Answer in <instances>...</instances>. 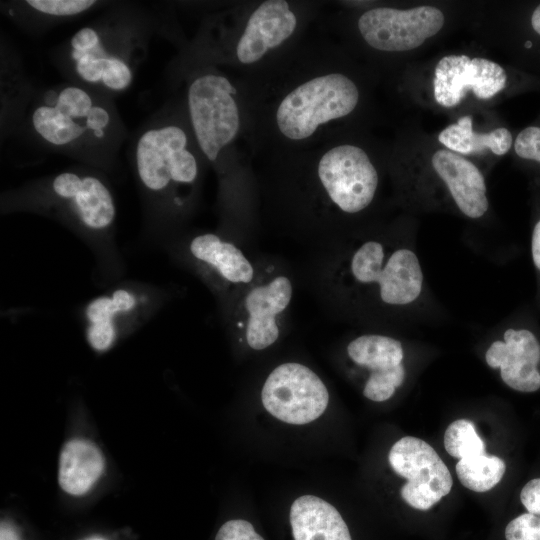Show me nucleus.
<instances>
[{
  "label": "nucleus",
  "instance_id": "423d86ee",
  "mask_svg": "<svg viewBox=\"0 0 540 540\" xmlns=\"http://www.w3.org/2000/svg\"><path fill=\"white\" fill-rule=\"evenodd\" d=\"M1 213H34L60 222L93 252L107 279L123 272L115 242L116 202L104 172L77 165L1 195Z\"/></svg>",
  "mask_w": 540,
  "mask_h": 540
},
{
  "label": "nucleus",
  "instance_id": "393cba45",
  "mask_svg": "<svg viewBox=\"0 0 540 540\" xmlns=\"http://www.w3.org/2000/svg\"><path fill=\"white\" fill-rule=\"evenodd\" d=\"M444 447L449 455L459 460L486 452L485 443L477 434L474 423L467 419L456 420L447 427Z\"/></svg>",
  "mask_w": 540,
  "mask_h": 540
},
{
  "label": "nucleus",
  "instance_id": "f8f14e48",
  "mask_svg": "<svg viewBox=\"0 0 540 540\" xmlns=\"http://www.w3.org/2000/svg\"><path fill=\"white\" fill-rule=\"evenodd\" d=\"M445 23L443 12L431 5L409 9L376 6L364 10L356 20L363 42L378 52L413 50L436 35Z\"/></svg>",
  "mask_w": 540,
  "mask_h": 540
},
{
  "label": "nucleus",
  "instance_id": "4be33fe9",
  "mask_svg": "<svg viewBox=\"0 0 540 540\" xmlns=\"http://www.w3.org/2000/svg\"><path fill=\"white\" fill-rule=\"evenodd\" d=\"M104 458L99 448L86 439H72L62 448L59 459L58 482L68 494L87 493L100 478Z\"/></svg>",
  "mask_w": 540,
  "mask_h": 540
},
{
  "label": "nucleus",
  "instance_id": "f3484780",
  "mask_svg": "<svg viewBox=\"0 0 540 540\" xmlns=\"http://www.w3.org/2000/svg\"><path fill=\"white\" fill-rule=\"evenodd\" d=\"M349 359L367 372L363 395L374 402L390 399L406 378L402 342L387 334L364 333L349 341Z\"/></svg>",
  "mask_w": 540,
  "mask_h": 540
},
{
  "label": "nucleus",
  "instance_id": "5701e85b",
  "mask_svg": "<svg viewBox=\"0 0 540 540\" xmlns=\"http://www.w3.org/2000/svg\"><path fill=\"white\" fill-rule=\"evenodd\" d=\"M438 140L446 149L460 155L489 150L495 155L502 156L512 145V135L508 129L500 127L488 133L475 132L470 116L461 117L456 123L448 125L439 133Z\"/></svg>",
  "mask_w": 540,
  "mask_h": 540
},
{
  "label": "nucleus",
  "instance_id": "c756f323",
  "mask_svg": "<svg viewBox=\"0 0 540 540\" xmlns=\"http://www.w3.org/2000/svg\"><path fill=\"white\" fill-rule=\"evenodd\" d=\"M531 254L535 267L540 271V220L535 224L532 232Z\"/></svg>",
  "mask_w": 540,
  "mask_h": 540
},
{
  "label": "nucleus",
  "instance_id": "ddd939ff",
  "mask_svg": "<svg viewBox=\"0 0 540 540\" xmlns=\"http://www.w3.org/2000/svg\"><path fill=\"white\" fill-rule=\"evenodd\" d=\"M265 409L275 418L289 424H306L326 410L328 390L309 367L287 362L275 367L261 390Z\"/></svg>",
  "mask_w": 540,
  "mask_h": 540
},
{
  "label": "nucleus",
  "instance_id": "a211bd4d",
  "mask_svg": "<svg viewBox=\"0 0 540 540\" xmlns=\"http://www.w3.org/2000/svg\"><path fill=\"white\" fill-rule=\"evenodd\" d=\"M485 361L499 369L502 381L511 389L534 392L540 388V343L528 329L507 328L485 351Z\"/></svg>",
  "mask_w": 540,
  "mask_h": 540
},
{
  "label": "nucleus",
  "instance_id": "6e6552de",
  "mask_svg": "<svg viewBox=\"0 0 540 540\" xmlns=\"http://www.w3.org/2000/svg\"><path fill=\"white\" fill-rule=\"evenodd\" d=\"M169 78L182 85L189 127L208 166L216 172L220 190L244 175L239 144L249 150V116L244 82L233 72L211 64H171ZM250 152V151H249Z\"/></svg>",
  "mask_w": 540,
  "mask_h": 540
},
{
  "label": "nucleus",
  "instance_id": "f257e3e1",
  "mask_svg": "<svg viewBox=\"0 0 540 540\" xmlns=\"http://www.w3.org/2000/svg\"><path fill=\"white\" fill-rule=\"evenodd\" d=\"M338 48L308 35L262 72L242 78L251 156L296 150L344 135L362 102Z\"/></svg>",
  "mask_w": 540,
  "mask_h": 540
},
{
  "label": "nucleus",
  "instance_id": "4468645a",
  "mask_svg": "<svg viewBox=\"0 0 540 540\" xmlns=\"http://www.w3.org/2000/svg\"><path fill=\"white\" fill-rule=\"evenodd\" d=\"M388 459L394 472L407 480L400 494L409 506L428 510L450 493L453 479L449 469L422 439H399L391 447Z\"/></svg>",
  "mask_w": 540,
  "mask_h": 540
},
{
  "label": "nucleus",
  "instance_id": "6ab92c4d",
  "mask_svg": "<svg viewBox=\"0 0 540 540\" xmlns=\"http://www.w3.org/2000/svg\"><path fill=\"white\" fill-rule=\"evenodd\" d=\"M431 167L455 209L469 219H480L489 210L486 180L470 160L448 149H438Z\"/></svg>",
  "mask_w": 540,
  "mask_h": 540
},
{
  "label": "nucleus",
  "instance_id": "bb28decb",
  "mask_svg": "<svg viewBox=\"0 0 540 540\" xmlns=\"http://www.w3.org/2000/svg\"><path fill=\"white\" fill-rule=\"evenodd\" d=\"M514 150L520 158L540 162V127L523 129L516 137Z\"/></svg>",
  "mask_w": 540,
  "mask_h": 540
},
{
  "label": "nucleus",
  "instance_id": "cd10ccee",
  "mask_svg": "<svg viewBox=\"0 0 540 540\" xmlns=\"http://www.w3.org/2000/svg\"><path fill=\"white\" fill-rule=\"evenodd\" d=\"M215 540H264L253 525L242 519L225 522L218 530Z\"/></svg>",
  "mask_w": 540,
  "mask_h": 540
},
{
  "label": "nucleus",
  "instance_id": "1a4fd4ad",
  "mask_svg": "<svg viewBox=\"0 0 540 540\" xmlns=\"http://www.w3.org/2000/svg\"><path fill=\"white\" fill-rule=\"evenodd\" d=\"M335 289L347 304L398 314L424 299L426 281L415 247L382 236L355 241L339 260Z\"/></svg>",
  "mask_w": 540,
  "mask_h": 540
},
{
  "label": "nucleus",
  "instance_id": "20e7f679",
  "mask_svg": "<svg viewBox=\"0 0 540 540\" xmlns=\"http://www.w3.org/2000/svg\"><path fill=\"white\" fill-rule=\"evenodd\" d=\"M8 132L105 174L128 137L114 98L70 81L33 87Z\"/></svg>",
  "mask_w": 540,
  "mask_h": 540
},
{
  "label": "nucleus",
  "instance_id": "412c9836",
  "mask_svg": "<svg viewBox=\"0 0 540 540\" xmlns=\"http://www.w3.org/2000/svg\"><path fill=\"white\" fill-rule=\"evenodd\" d=\"M290 524L294 540H352L337 509L313 495L300 496L292 503Z\"/></svg>",
  "mask_w": 540,
  "mask_h": 540
},
{
  "label": "nucleus",
  "instance_id": "aec40b11",
  "mask_svg": "<svg viewBox=\"0 0 540 540\" xmlns=\"http://www.w3.org/2000/svg\"><path fill=\"white\" fill-rule=\"evenodd\" d=\"M102 3L95 0L6 1L1 3V11L20 28L36 32L74 20Z\"/></svg>",
  "mask_w": 540,
  "mask_h": 540
},
{
  "label": "nucleus",
  "instance_id": "0eeeda50",
  "mask_svg": "<svg viewBox=\"0 0 540 540\" xmlns=\"http://www.w3.org/2000/svg\"><path fill=\"white\" fill-rule=\"evenodd\" d=\"M169 27L140 5L113 4L55 48L51 58L68 81L115 99L132 85L152 37Z\"/></svg>",
  "mask_w": 540,
  "mask_h": 540
},
{
  "label": "nucleus",
  "instance_id": "dca6fc26",
  "mask_svg": "<svg viewBox=\"0 0 540 540\" xmlns=\"http://www.w3.org/2000/svg\"><path fill=\"white\" fill-rule=\"evenodd\" d=\"M506 82L504 68L492 60L446 55L434 69L433 95L440 106L453 108L468 92L482 100L490 99L505 88Z\"/></svg>",
  "mask_w": 540,
  "mask_h": 540
},
{
  "label": "nucleus",
  "instance_id": "7c9ffc66",
  "mask_svg": "<svg viewBox=\"0 0 540 540\" xmlns=\"http://www.w3.org/2000/svg\"><path fill=\"white\" fill-rule=\"evenodd\" d=\"M1 540H19L15 530L6 523L1 524Z\"/></svg>",
  "mask_w": 540,
  "mask_h": 540
},
{
  "label": "nucleus",
  "instance_id": "2f4dec72",
  "mask_svg": "<svg viewBox=\"0 0 540 540\" xmlns=\"http://www.w3.org/2000/svg\"><path fill=\"white\" fill-rule=\"evenodd\" d=\"M533 29L540 35V5H538L531 16Z\"/></svg>",
  "mask_w": 540,
  "mask_h": 540
},
{
  "label": "nucleus",
  "instance_id": "473e14b6",
  "mask_svg": "<svg viewBox=\"0 0 540 540\" xmlns=\"http://www.w3.org/2000/svg\"><path fill=\"white\" fill-rule=\"evenodd\" d=\"M88 540H104V539L95 537V538H91V539H88Z\"/></svg>",
  "mask_w": 540,
  "mask_h": 540
},
{
  "label": "nucleus",
  "instance_id": "9b49d317",
  "mask_svg": "<svg viewBox=\"0 0 540 540\" xmlns=\"http://www.w3.org/2000/svg\"><path fill=\"white\" fill-rule=\"evenodd\" d=\"M293 297V283L282 273L255 281L246 288L233 312L239 341L255 351L273 345L281 334Z\"/></svg>",
  "mask_w": 540,
  "mask_h": 540
},
{
  "label": "nucleus",
  "instance_id": "39448f33",
  "mask_svg": "<svg viewBox=\"0 0 540 540\" xmlns=\"http://www.w3.org/2000/svg\"><path fill=\"white\" fill-rule=\"evenodd\" d=\"M130 160L151 228L170 231L193 213L207 165L175 99L140 128Z\"/></svg>",
  "mask_w": 540,
  "mask_h": 540
},
{
  "label": "nucleus",
  "instance_id": "2eb2a0df",
  "mask_svg": "<svg viewBox=\"0 0 540 540\" xmlns=\"http://www.w3.org/2000/svg\"><path fill=\"white\" fill-rule=\"evenodd\" d=\"M183 244V258L218 295L247 288L256 279L254 265L244 252L219 233L199 232Z\"/></svg>",
  "mask_w": 540,
  "mask_h": 540
},
{
  "label": "nucleus",
  "instance_id": "a878e982",
  "mask_svg": "<svg viewBox=\"0 0 540 540\" xmlns=\"http://www.w3.org/2000/svg\"><path fill=\"white\" fill-rule=\"evenodd\" d=\"M506 540H540V517L530 513L511 520L505 528Z\"/></svg>",
  "mask_w": 540,
  "mask_h": 540
},
{
  "label": "nucleus",
  "instance_id": "9d476101",
  "mask_svg": "<svg viewBox=\"0 0 540 540\" xmlns=\"http://www.w3.org/2000/svg\"><path fill=\"white\" fill-rule=\"evenodd\" d=\"M164 303V292L152 285L125 282L91 299L83 309L85 338L96 352L145 324Z\"/></svg>",
  "mask_w": 540,
  "mask_h": 540
},
{
  "label": "nucleus",
  "instance_id": "c85d7f7f",
  "mask_svg": "<svg viewBox=\"0 0 540 540\" xmlns=\"http://www.w3.org/2000/svg\"><path fill=\"white\" fill-rule=\"evenodd\" d=\"M520 500L528 513L540 516V478L525 484L520 493Z\"/></svg>",
  "mask_w": 540,
  "mask_h": 540
},
{
  "label": "nucleus",
  "instance_id": "b1692460",
  "mask_svg": "<svg viewBox=\"0 0 540 540\" xmlns=\"http://www.w3.org/2000/svg\"><path fill=\"white\" fill-rule=\"evenodd\" d=\"M505 462L493 455L479 453L464 457L456 464V474L461 484L474 492H487L502 479Z\"/></svg>",
  "mask_w": 540,
  "mask_h": 540
},
{
  "label": "nucleus",
  "instance_id": "7ed1b4c3",
  "mask_svg": "<svg viewBox=\"0 0 540 540\" xmlns=\"http://www.w3.org/2000/svg\"><path fill=\"white\" fill-rule=\"evenodd\" d=\"M321 5L296 0H263L209 13L192 40L180 44L172 64L204 63L241 78L262 72L299 44Z\"/></svg>",
  "mask_w": 540,
  "mask_h": 540
},
{
  "label": "nucleus",
  "instance_id": "f03ea898",
  "mask_svg": "<svg viewBox=\"0 0 540 540\" xmlns=\"http://www.w3.org/2000/svg\"><path fill=\"white\" fill-rule=\"evenodd\" d=\"M259 158L268 205L293 227L332 231L365 213L377 198V164L364 146L345 134Z\"/></svg>",
  "mask_w": 540,
  "mask_h": 540
}]
</instances>
